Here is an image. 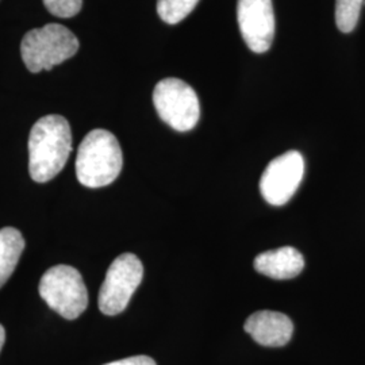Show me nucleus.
<instances>
[{"instance_id":"20e7f679","label":"nucleus","mask_w":365,"mask_h":365,"mask_svg":"<svg viewBox=\"0 0 365 365\" xmlns=\"http://www.w3.org/2000/svg\"><path fill=\"white\" fill-rule=\"evenodd\" d=\"M39 295L66 319H76L88 307V291L83 276L69 265L48 269L41 277Z\"/></svg>"},{"instance_id":"6e6552de","label":"nucleus","mask_w":365,"mask_h":365,"mask_svg":"<svg viewBox=\"0 0 365 365\" xmlns=\"http://www.w3.org/2000/svg\"><path fill=\"white\" fill-rule=\"evenodd\" d=\"M237 19L241 36L252 52L265 53L274 37L272 0H238Z\"/></svg>"},{"instance_id":"f03ea898","label":"nucleus","mask_w":365,"mask_h":365,"mask_svg":"<svg viewBox=\"0 0 365 365\" xmlns=\"http://www.w3.org/2000/svg\"><path fill=\"white\" fill-rule=\"evenodd\" d=\"M123 165L117 137L103 129L90 131L78 146L76 176L88 188H101L114 182Z\"/></svg>"},{"instance_id":"ddd939ff","label":"nucleus","mask_w":365,"mask_h":365,"mask_svg":"<svg viewBox=\"0 0 365 365\" xmlns=\"http://www.w3.org/2000/svg\"><path fill=\"white\" fill-rule=\"evenodd\" d=\"M365 0H336V25L342 33H351L357 26Z\"/></svg>"},{"instance_id":"423d86ee","label":"nucleus","mask_w":365,"mask_h":365,"mask_svg":"<svg viewBox=\"0 0 365 365\" xmlns=\"http://www.w3.org/2000/svg\"><path fill=\"white\" fill-rule=\"evenodd\" d=\"M144 267L133 253H123L110 265L99 292V309L105 315L122 313L141 284Z\"/></svg>"},{"instance_id":"4468645a","label":"nucleus","mask_w":365,"mask_h":365,"mask_svg":"<svg viewBox=\"0 0 365 365\" xmlns=\"http://www.w3.org/2000/svg\"><path fill=\"white\" fill-rule=\"evenodd\" d=\"M49 13L58 18H71L80 13L83 0H43Z\"/></svg>"},{"instance_id":"1a4fd4ad","label":"nucleus","mask_w":365,"mask_h":365,"mask_svg":"<svg viewBox=\"0 0 365 365\" xmlns=\"http://www.w3.org/2000/svg\"><path fill=\"white\" fill-rule=\"evenodd\" d=\"M244 327L257 344L271 348L284 346L294 333V324L286 314L268 310L252 314Z\"/></svg>"},{"instance_id":"f257e3e1","label":"nucleus","mask_w":365,"mask_h":365,"mask_svg":"<svg viewBox=\"0 0 365 365\" xmlns=\"http://www.w3.org/2000/svg\"><path fill=\"white\" fill-rule=\"evenodd\" d=\"M72 152V131L66 118L38 119L29 137V170L34 182H46L66 167Z\"/></svg>"},{"instance_id":"9d476101","label":"nucleus","mask_w":365,"mask_h":365,"mask_svg":"<svg viewBox=\"0 0 365 365\" xmlns=\"http://www.w3.org/2000/svg\"><path fill=\"white\" fill-rule=\"evenodd\" d=\"M304 259L299 250L291 247L274 249L255 259V269L276 280L294 279L303 271Z\"/></svg>"},{"instance_id":"7ed1b4c3","label":"nucleus","mask_w":365,"mask_h":365,"mask_svg":"<svg viewBox=\"0 0 365 365\" xmlns=\"http://www.w3.org/2000/svg\"><path fill=\"white\" fill-rule=\"evenodd\" d=\"M78 51L76 36L63 25L49 24L27 31L21 42V54L33 73L49 71L64 63Z\"/></svg>"},{"instance_id":"f8f14e48","label":"nucleus","mask_w":365,"mask_h":365,"mask_svg":"<svg viewBox=\"0 0 365 365\" xmlns=\"http://www.w3.org/2000/svg\"><path fill=\"white\" fill-rule=\"evenodd\" d=\"M199 0H157L158 16L168 25H176L195 9Z\"/></svg>"},{"instance_id":"9b49d317","label":"nucleus","mask_w":365,"mask_h":365,"mask_svg":"<svg viewBox=\"0 0 365 365\" xmlns=\"http://www.w3.org/2000/svg\"><path fill=\"white\" fill-rule=\"evenodd\" d=\"M25 249V240L15 227L0 230V288L11 277Z\"/></svg>"},{"instance_id":"0eeeda50","label":"nucleus","mask_w":365,"mask_h":365,"mask_svg":"<svg viewBox=\"0 0 365 365\" xmlns=\"http://www.w3.org/2000/svg\"><path fill=\"white\" fill-rule=\"evenodd\" d=\"M304 176V160L299 152L289 150L274 158L260 179L262 197L272 206H284L297 192Z\"/></svg>"},{"instance_id":"dca6fc26","label":"nucleus","mask_w":365,"mask_h":365,"mask_svg":"<svg viewBox=\"0 0 365 365\" xmlns=\"http://www.w3.org/2000/svg\"><path fill=\"white\" fill-rule=\"evenodd\" d=\"M4 341H6V331H4V327L0 325V352H1V348L4 345Z\"/></svg>"},{"instance_id":"39448f33","label":"nucleus","mask_w":365,"mask_h":365,"mask_svg":"<svg viewBox=\"0 0 365 365\" xmlns=\"http://www.w3.org/2000/svg\"><path fill=\"white\" fill-rule=\"evenodd\" d=\"M153 103L161 120L176 131L192 130L199 122V98L194 88L180 78L158 81L153 91Z\"/></svg>"},{"instance_id":"2eb2a0df","label":"nucleus","mask_w":365,"mask_h":365,"mask_svg":"<svg viewBox=\"0 0 365 365\" xmlns=\"http://www.w3.org/2000/svg\"><path fill=\"white\" fill-rule=\"evenodd\" d=\"M105 365H157L156 361L148 356H134V357H128L122 359L118 361H113Z\"/></svg>"}]
</instances>
